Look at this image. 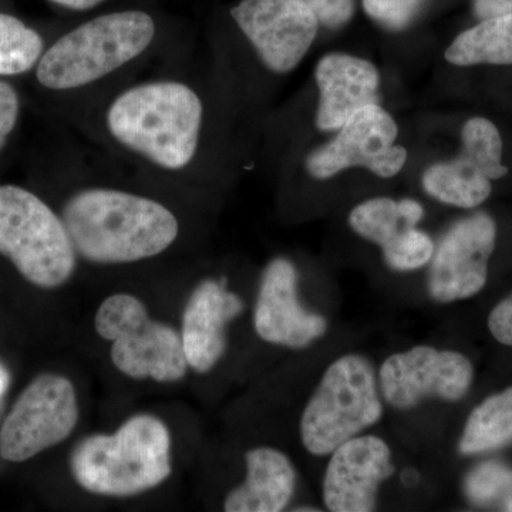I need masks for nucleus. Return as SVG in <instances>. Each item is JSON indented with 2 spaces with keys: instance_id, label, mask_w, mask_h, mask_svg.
Segmentation results:
<instances>
[{
  "instance_id": "1",
  "label": "nucleus",
  "mask_w": 512,
  "mask_h": 512,
  "mask_svg": "<svg viewBox=\"0 0 512 512\" xmlns=\"http://www.w3.org/2000/svg\"><path fill=\"white\" fill-rule=\"evenodd\" d=\"M76 124L124 163L171 180L204 163L210 107L194 74H134L76 111Z\"/></svg>"
},
{
  "instance_id": "2",
  "label": "nucleus",
  "mask_w": 512,
  "mask_h": 512,
  "mask_svg": "<svg viewBox=\"0 0 512 512\" xmlns=\"http://www.w3.org/2000/svg\"><path fill=\"white\" fill-rule=\"evenodd\" d=\"M79 261L99 266L138 264L170 251L183 224L160 198L136 188L84 181L59 211Z\"/></svg>"
},
{
  "instance_id": "3",
  "label": "nucleus",
  "mask_w": 512,
  "mask_h": 512,
  "mask_svg": "<svg viewBox=\"0 0 512 512\" xmlns=\"http://www.w3.org/2000/svg\"><path fill=\"white\" fill-rule=\"evenodd\" d=\"M160 26L144 10L103 13L46 46L35 69L46 92L76 100V111L130 79L158 55Z\"/></svg>"
},
{
  "instance_id": "4",
  "label": "nucleus",
  "mask_w": 512,
  "mask_h": 512,
  "mask_svg": "<svg viewBox=\"0 0 512 512\" xmlns=\"http://www.w3.org/2000/svg\"><path fill=\"white\" fill-rule=\"evenodd\" d=\"M173 441L167 424L136 414L111 434H92L70 456L76 484L90 494L127 498L160 487L173 473Z\"/></svg>"
},
{
  "instance_id": "5",
  "label": "nucleus",
  "mask_w": 512,
  "mask_h": 512,
  "mask_svg": "<svg viewBox=\"0 0 512 512\" xmlns=\"http://www.w3.org/2000/svg\"><path fill=\"white\" fill-rule=\"evenodd\" d=\"M0 255L42 289L67 284L79 264L59 212L35 192L13 184L0 185Z\"/></svg>"
},
{
  "instance_id": "6",
  "label": "nucleus",
  "mask_w": 512,
  "mask_h": 512,
  "mask_svg": "<svg viewBox=\"0 0 512 512\" xmlns=\"http://www.w3.org/2000/svg\"><path fill=\"white\" fill-rule=\"evenodd\" d=\"M383 416L379 382L365 356H340L323 373L303 409L301 440L312 456H329L340 444L379 423Z\"/></svg>"
},
{
  "instance_id": "7",
  "label": "nucleus",
  "mask_w": 512,
  "mask_h": 512,
  "mask_svg": "<svg viewBox=\"0 0 512 512\" xmlns=\"http://www.w3.org/2000/svg\"><path fill=\"white\" fill-rule=\"evenodd\" d=\"M94 329L111 343L114 367L130 379L175 383L190 369L181 333L151 319L144 302L130 293L104 299L94 316Z\"/></svg>"
},
{
  "instance_id": "8",
  "label": "nucleus",
  "mask_w": 512,
  "mask_h": 512,
  "mask_svg": "<svg viewBox=\"0 0 512 512\" xmlns=\"http://www.w3.org/2000/svg\"><path fill=\"white\" fill-rule=\"evenodd\" d=\"M80 419L72 380L43 373L25 387L0 429V457L23 463L72 436Z\"/></svg>"
},
{
  "instance_id": "9",
  "label": "nucleus",
  "mask_w": 512,
  "mask_h": 512,
  "mask_svg": "<svg viewBox=\"0 0 512 512\" xmlns=\"http://www.w3.org/2000/svg\"><path fill=\"white\" fill-rule=\"evenodd\" d=\"M473 379L467 356L426 345L387 357L379 370L380 393L397 410L414 409L426 399L458 402Z\"/></svg>"
},
{
  "instance_id": "10",
  "label": "nucleus",
  "mask_w": 512,
  "mask_h": 512,
  "mask_svg": "<svg viewBox=\"0 0 512 512\" xmlns=\"http://www.w3.org/2000/svg\"><path fill=\"white\" fill-rule=\"evenodd\" d=\"M397 134L393 117L379 104L362 107L339 128L335 140L308 157V173L328 180L348 168L363 167L382 178L394 177L407 160L406 148L394 144Z\"/></svg>"
},
{
  "instance_id": "11",
  "label": "nucleus",
  "mask_w": 512,
  "mask_h": 512,
  "mask_svg": "<svg viewBox=\"0 0 512 512\" xmlns=\"http://www.w3.org/2000/svg\"><path fill=\"white\" fill-rule=\"evenodd\" d=\"M269 72H292L311 49L319 20L305 0H241L229 10Z\"/></svg>"
},
{
  "instance_id": "12",
  "label": "nucleus",
  "mask_w": 512,
  "mask_h": 512,
  "mask_svg": "<svg viewBox=\"0 0 512 512\" xmlns=\"http://www.w3.org/2000/svg\"><path fill=\"white\" fill-rule=\"evenodd\" d=\"M503 140L490 120L476 117L463 128V150L456 160L431 165L423 188L434 200L460 208H476L491 194V181L507 175Z\"/></svg>"
},
{
  "instance_id": "13",
  "label": "nucleus",
  "mask_w": 512,
  "mask_h": 512,
  "mask_svg": "<svg viewBox=\"0 0 512 512\" xmlns=\"http://www.w3.org/2000/svg\"><path fill=\"white\" fill-rule=\"evenodd\" d=\"M495 235V222L487 214L471 215L448 229L430 261L427 288L434 301H464L484 288Z\"/></svg>"
},
{
  "instance_id": "14",
  "label": "nucleus",
  "mask_w": 512,
  "mask_h": 512,
  "mask_svg": "<svg viewBox=\"0 0 512 512\" xmlns=\"http://www.w3.org/2000/svg\"><path fill=\"white\" fill-rule=\"evenodd\" d=\"M323 503L333 512L376 510L384 481L393 476L392 450L377 436H356L329 454Z\"/></svg>"
},
{
  "instance_id": "15",
  "label": "nucleus",
  "mask_w": 512,
  "mask_h": 512,
  "mask_svg": "<svg viewBox=\"0 0 512 512\" xmlns=\"http://www.w3.org/2000/svg\"><path fill=\"white\" fill-rule=\"evenodd\" d=\"M299 276L289 259L275 258L266 265L254 311L256 335L271 345L303 349L322 338L328 322L302 306Z\"/></svg>"
},
{
  "instance_id": "16",
  "label": "nucleus",
  "mask_w": 512,
  "mask_h": 512,
  "mask_svg": "<svg viewBox=\"0 0 512 512\" xmlns=\"http://www.w3.org/2000/svg\"><path fill=\"white\" fill-rule=\"evenodd\" d=\"M244 312V301L228 291L225 281L207 278L195 286L183 313L181 340L188 365L211 372L227 352L229 322Z\"/></svg>"
},
{
  "instance_id": "17",
  "label": "nucleus",
  "mask_w": 512,
  "mask_h": 512,
  "mask_svg": "<svg viewBox=\"0 0 512 512\" xmlns=\"http://www.w3.org/2000/svg\"><path fill=\"white\" fill-rule=\"evenodd\" d=\"M320 90L316 126L323 131L339 130L357 110L377 104L379 72L360 57L332 53L316 66Z\"/></svg>"
},
{
  "instance_id": "18",
  "label": "nucleus",
  "mask_w": 512,
  "mask_h": 512,
  "mask_svg": "<svg viewBox=\"0 0 512 512\" xmlns=\"http://www.w3.org/2000/svg\"><path fill=\"white\" fill-rule=\"evenodd\" d=\"M247 477L229 491L227 512H279L291 504L296 491V470L291 458L274 447H256L245 454Z\"/></svg>"
},
{
  "instance_id": "19",
  "label": "nucleus",
  "mask_w": 512,
  "mask_h": 512,
  "mask_svg": "<svg viewBox=\"0 0 512 512\" xmlns=\"http://www.w3.org/2000/svg\"><path fill=\"white\" fill-rule=\"evenodd\" d=\"M448 63L512 64V13L481 20L456 37L446 50Z\"/></svg>"
},
{
  "instance_id": "20",
  "label": "nucleus",
  "mask_w": 512,
  "mask_h": 512,
  "mask_svg": "<svg viewBox=\"0 0 512 512\" xmlns=\"http://www.w3.org/2000/svg\"><path fill=\"white\" fill-rule=\"evenodd\" d=\"M511 443L512 387L478 404L468 417L458 450L464 456H474Z\"/></svg>"
},
{
  "instance_id": "21",
  "label": "nucleus",
  "mask_w": 512,
  "mask_h": 512,
  "mask_svg": "<svg viewBox=\"0 0 512 512\" xmlns=\"http://www.w3.org/2000/svg\"><path fill=\"white\" fill-rule=\"evenodd\" d=\"M45 49L37 30L15 16L0 13V79L35 72Z\"/></svg>"
},
{
  "instance_id": "22",
  "label": "nucleus",
  "mask_w": 512,
  "mask_h": 512,
  "mask_svg": "<svg viewBox=\"0 0 512 512\" xmlns=\"http://www.w3.org/2000/svg\"><path fill=\"white\" fill-rule=\"evenodd\" d=\"M349 224L357 235L382 248L399 237L404 229L416 227L406 220L399 202L384 197L373 198L353 208Z\"/></svg>"
},
{
  "instance_id": "23",
  "label": "nucleus",
  "mask_w": 512,
  "mask_h": 512,
  "mask_svg": "<svg viewBox=\"0 0 512 512\" xmlns=\"http://www.w3.org/2000/svg\"><path fill=\"white\" fill-rule=\"evenodd\" d=\"M382 249L384 261L390 268L394 271L409 272L429 264L436 247L426 232L410 227L404 229L399 237Z\"/></svg>"
},
{
  "instance_id": "24",
  "label": "nucleus",
  "mask_w": 512,
  "mask_h": 512,
  "mask_svg": "<svg viewBox=\"0 0 512 512\" xmlns=\"http://www.w3.org/2000/svg\"><path fill=\"white\" fill-rule=\"evenodd\" d=\"M512 484V470L498 461L480 464L466 478L467 497L474 504L493 503L507 494Z\"/></svg>"
},
{
  "instance_id": "25",
  "label": "nucleus",
  "mask_w": 512,
  "mask_h": 512,
  "mask_svg": "<svg viewBox=\"0 0 512 512\" xmlns=\"http://www.w3.org/2000/svg\"><path fill=\"white\" fill-rule=\"evenodd\" d=\"M423 3L424 0H363V8L384 28L402 30L413 22Z\"/></svg>"
},
{
  "instance_id": "26",
  "label": "nucleus",
  "mask_w": 512,
  "mask_h": 512,
  "mask_svg": "<svg viewBox=\"0 0 512 512\" xmlns=\"http://www.w3.org/2000/svg\"><path fill=\"white\" fill-rule=\"evenodd\" d=\"M22 101L18 90L8 80L0 79V156L18 128Z\"/></svg>"
},
{
  "instance_id": "27",
  "label": "nucleus",
  "mask_w": 512,
  "mask_h": 512,
  "mask_svg": "<svg viewBox=\"0 0 512 512\" xmlns=\"http://www.w3.org/2000/svg\"><path fill=\"white\" fill-rule=\"evenodd\" d=\"M316 18L326 28H340L353 16L355 0H305Z\"/></svg>"
},
{
  "instance_id": "28",
  "label": "nucleus",
  "mask_w": 512,
  "mask_h": 512,
  "mask_svg": "<svg viewBox=\"0 0 512 512\" xmlns=\"http://www.w3.org/2000/svg\"><path fill=\"white\" fill-rule=\"evenodd\" d=\"M488 328L498 342L512 346V295L495 306L488 318Z\"/></svg>"
},
{
  "instance_id": "29",
  "label": "nucleus",
  "mask_w": 512,
  "mask_h": 512,
  "mask_svg": "<svg viewBox=\"0 0 512 512\" xmlns=\"http://www.w3.org/2000/svg\"><path fill=\"white\" fill-rule=\"evenodd\" d=\"M474 12L480 20L494 18V16L510 15L512 13V0H476Z\"/></svg>"
},
{
  "instance_id": "30",
  "label": "nucleus",
  "mask_w": 512,
  "mask_h": 512,
  "mask_svg": "<svg viewBox=\"0 0 512 512\" xmlns=\"http://www.w3.org/2000/svg\"><path fill=\"white\" fill-rule=\"evenodd\" d=\"M49 2L55 3L60 8L73 10V12H87V10L97 8L107 0H49Z\"/></svg>"
},
{
  "instance_id": "31",
  "label": "nucleus",
  "mask_w": 512,
  "mask_h": 512,
  "mask_svg": "<svg viewBox=\"0 0 512 512\" xmlns=\"http://www.w3.org/2000/svg\"><path fill=\"white\" fill-rule=\"evenodd\" d=\"M9 382L10 377L8 370H6L5 367L0 365V396H2V394L6 392V389H8Z\"/></svg>"
},
{
  "instance_id": "32",
  "label": "nucleus",
  "mask_w": 512,
  "mask_h": 512,
  "mask_svg": "<svg viewBox=\"0 0 512 512\" xmlns=\"http://www.w3.org/2000/svg\"><path fill=\"white\" fill-rule=\"evenodd\" d=\"M504 511L512 512V484L508 488L507 494L504 495Z\"/></svg>"
}]
</instances>
